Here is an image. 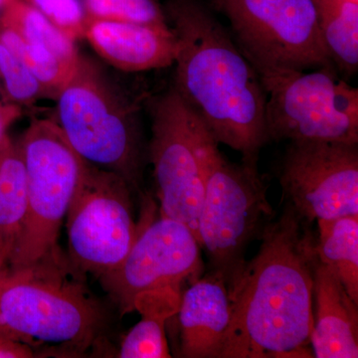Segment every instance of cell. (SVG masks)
<instances>
[{
  "instance_id": "6da1fadb",
  "label": "cell",
  "mask_w": 358,
  "mask_h": 358,
  "mask_svg": "<svg viewBox=\"0 0 358 358\" xmlns=\"http://www.w3.org/2000/svg\"><path fill=\"white\" fill-rule=\"evenodd\" d=\"M312 223L289 203L266 226L258 253L228 286L231 320L221 358L312 357L319 262Z\"/></svg>"
},
{
  "instance_id": "7a4b0ae2",
  "label": "cell",
  "mask_w": 358,
  "mask_h": 358,
  "mask_svg": "<svg viewBox=\"0 0 358 358\" xmlns=\"http://www.w3.org/2000/svg\"><path fill=\"white\" fill-rule=\"evenodd\" d=\"M169 13L178 44L174 89L214 140L257 166L268 141L260 76L223 26L196 1L176 0Z\"/></svg>"
},
{
  "instance_id": "3957f363",
  "label": "cell",
  "mask_w": 358,
  "mask_h": 358,
  "mask_svg": "<svg viewBox=\"0 0 358 358\" xmlns=\"http://www.w3.org/2000/svg\"><path fill=\"white\" fill-rule=\"evenodd\" d=\"M103 315L81 282L68 279L61 258L0 273V329L29 345L81 353L93 345Z\"/></svg>"
},
{
  "instance_id": "277c9868",
  "label": "cell",
  "mask_w": 358,
  "mask_h": 358,
  "mask_svg": "<svg viewBox=\"0 0 358 358\" xmlns=\"http://www.w3.org/2000/svg\"><path fill=\"white\" fill-rule=\"evenodd\" d=\"M57 98L56 122L78 154L138 189L141 145L133 103L94 63L80 56Z\"/></svg>"
},
{
  "instance_id": "5b68a950",
  "label": "cell",
  "mask_w": 358,
  "mask_h": 358,
  "mask_svg": "<svg viewBox=\"0 0 358 358\" xmlns=\"http://www.w3.org/2000/svg\"><path fill=\"white\" fill-rule=\"evenodd\" d=\"M18 145L27 176V213L11 268L61 258L59 232L89 164L52 120L33 119Z\"/></svg>"
},
{
  "instance_id": "8992f818",
  "label": "cell",
  "mask_w": 358,
  "mask_h": 358,
  "mask_svg": "<svg viewBox=\"0 0 358 358\" xmlns=\"http://www.w3.org/2000/svg\"><path fill=\"white\" fill-rule=\"evenodd\" d=\"M214 141L204 157L206 185L197 222V240L212 272L229 286L243 268L247 247L262 235L273 209L258 166L234 164Z\"/></svg>"
},
{
  "instance_id": "52a82bcc",
  "label": "cell",
  "mask_w": 358,
  "mask_h": 358,
  "mask_svg": "<svg viewBox=\"0 0 358 358\" xmlns=\"http://www.w3.org/2000/svg\"><path fill=\"white\" fill-rule=\"evenodd\" d=\"M268 141L358 143V90L334 66L260 74Z\"/></svg>"
},
{
  "instance_id": "ba28073f",
  "label": "cell",
  "mask_w": 358,
  "mask_h": 358,
  "mask_svg": "<svg viewBox=\"0 0 358 358\" xmlns=\"http://www.w3.org/2000/svg\"><path fill=\"white\" fill-rule=\"evenodd\" d=\"M259 75L334 66L313 0H215Z\"/></svg>"
},
{
  "instance_id": "9c48e42d",
  "label": "cell",
  "mask_w": 358,
  "mask_h": 358,
  "mask_svg": "<svg viewBox=\"0 0 358 358\" xmlns=\"http://www.w3.org/2000/svg\"><path fill=\"white\" fill-rule=\"evenodd\" d=\"M213 141L176 89L157 99L152 105L150 159L160 215L185 224L196 239L206 185L204 157Z\"/></svg>"
},
{
  "instance_id": "30bf717a",
  "label": "cell",
  "mask_w": 358,
  "mask_h": 358,
  "mask_svg": "<svg viewBox=\"0 0 358 358\" xmlns=\"http://www.w3.org/2000/svg\"><path fill=\"white\" fill-rule=\"evenodd\" d=\"M128 182L88 164L67 215L71 261L85 273L102 277L129 253L138 235Z\"/></svg>"
},
{
  "instance_id": "8fae6325",
  "label": "cell",
  "mask_w": 358,
  "mask_h": 358,
  "mask_svg": "<svg viewBox=\"0 0 358 358\" xmlns=\"http://www.w3.org/2000/svg\"><path fill=\"white\" fill-rule=\"evenodd\" d=\"M200 245L192 230L160 215L138 225L129 253L114 270L99 278L122 315L136 310L148 294L174 292L201 268Z\"/></svg>"
},
{
  "instance_id": "7c38bea8",
  "label": "cell",
  "mask_w": 358,
  "mask_h": 358,
  "mask_svg": "<svg viewBox=\"0 0 358 358\" xmlns=\"http://www.w3.org/2000/svg\"><path fill=\"white\" fill-rule=\"evenodd\" d=\"M281 185L289 203L310 222L358 215L357 143H292Z\"/></svg>"
},
{
  "instance_id": "4fadbf2b",
  "label": "cell",
  "mask_w": 358,
  "mask_h": 358,
  "mask_svg": "<svg viewBox=\"0 0 358 358\" xmlns=\"http://www.w3.org/2000/svg\"><path fill=\"white\" fill-rule=\"evenodd\" d=\"M84 37L101 57L126 72L166 68L178 55L171 28L86 17Z\"/></svg>"
},
{
  "instance_id": "5bb4252c",
  "label": "cell",
  "mask_w": 358,
  "mask_h": 358,
  "mask_svg": "<svg viewBox=\"0 0 358 358\" xmlns=\"http://www.w3.org/2000/svg\"><path fill=\"white\" fill-rule=\"evenodd\" d=\"M181 355L221 358L231 320L227 284L221 275L197 280L186 289L178 310Z\"/></svg>"
},
{
  "instance_id": "9a60e30c",
  "label": "cell",
  "mask_w": 358,
  "mask_h": 358,
  "mask_svg": "<svg viewBox=\"0 0 358 358\" xmlns=\"http://www.w3.org/2000/svg\"><path fill=\"white\" fill-rule=\"evenodd\" d=\"M357 307L338 278L319 260L313 274V357H358Z\"/></svg>"
},
{
  "instance_id": "2e32d148",
  "label": "cell",
  "mask_w": 358,
  "mask_h": 358,
  "mask_svg": "<svg viewBox=\"0 0 358 358\" xmlns=\"http://www.w3.org/2000/svg\"><path fill=\"white\" fill-rule=\"evenodd\" d=\"M317 222L315 249L320 262L334 273L358 303V215Z\"/></svg>"
},
{
  "instance_id": "e0dca14e",
  "label": "cell",
  "mask_w": 358,
  "mask_h": 358,
  "mask_svg": "<svg viewBox=\"0 0 358 358\" xmlns=\"http://www.w3.org/2000/svg\"><path fill=\"white\" fill-rule=\"evenodd\" d=\"M27 213V176L18 143L0 155V249L10 260ZM9 264V263H8Z\"/></svg>"
},
{
  "instance_id": "ac0fdd59",
  "label": "cell",
  "mask_w": 358,
  "mask_h": 358,
  "mask_svg": "<svg viewBox=\"0 0 358 358\" xmlns=\"http://www.w3.org/2000/svg\"><path fill=\"white\" fill-rule=\"evenodd\" d=\"M322 39L334 65L345 76L358 69V3L350 0H313Z\"/></svg>"
},
{
  "instance_id": "d6986e66",
  "label": "cell",
  "mask_w": 358,
  "mask_h": 358,
  "mask_svg": "<svg viewBox=\"0 0 358 358\" xmlns=\"http://www.w3.org/2000/svg\"><path fill=\"white\" fill-rule=\"evenodd\" d=\"M0 25L11 28L29 41L43 45L66 62L77 64L79 54L74 40L26 0H6L1 9Z\"/></svg>"
},
{
  "instance_id": "ffe728a7",
  "label": "cell",
  "mask_w": 358,
  "mask_h": 358,
  "mask_svg": "<svg viewBox=\"0 0 358 358\" xmlns=\"http://www.w3.org/2000/svg\"><path fill=\"white\" fill-rule=\"evenodd\" d=\"M0 41L6 45L34 76L56 94L72 76L77 64H70L43 45L34 43L11 28L0 25Z\"/></svg>"
},
{
  "instance_id": "44dd1931",
  "label": "cell",
  "mask_w": 358,
  "mask_h": 358,
  "mask_svg": "<svg viewBox=\"0 0 358 358\" xmlns=\"http://www.w3.org/2000/svg\"><path fill=\"white\" fill-rule=\"evenodd\" d=\"M164 305L162 308L138 306L136 310H141L143 319L136 326L131 327V331L122 339L117 357L167 358L171 357L166 341V320L173 312H176L178 308H173L171 303L167 305V307H164Z\"/></svg>"
},
{
  "instance_id": "7402d4cb",
  "label": "cell",
  "mask_w": 358,
  "mask_h": 358,
  "mask_svg": "<svg viewBox=\"0 0 358 358\" xmlns=\"http://www.w3.org/2000/svg\"><path fill=\"white\" fill-rule=\"evenodd\" d=\"M86 17L171 28L155 0H83Z\"/></svg>"
},
{
  "instance_id": "603a6c76",
  "label": "cell",
  "mask_w": 358,
  "mask_h": 358,
  "mask_svg": "<svg viewBox=\"0 0 358 358\" xmlns=\"http://www.w3.org/2000/svg\"><path fill=\"white\" fill-rule=\"evenodd\" d=\"M0 77L9 99L18 103H31L48 93V89L26 67L6 45L0 41Z\"/></svg>"
},
{
  "instance_id": "cb8c5ba5",
  "label": "cell",
  "mask_w": 358,
  "mask_h": 358,
  "mask_svg": "<svg viewBox=\"0 0 358 358\" xmlns=\"http://www.w3.org/2000/svg\"><path fill=\"white\" fill-rule=\"evenodd\" d=\"M71 39L84 37L86 13L80 0H26Z\"/></svg>"
},
{
  "instance_id": "d4e9b609",
  "label": "cell",
  "mask_w": 358,
  "mask_h": 358,
  "mask_svg": "<svg viewBox=\"0 0 358 358\" xmlns=\"http://www.w3.org/2000/svg\"><path fill=\"white\" fill-rule=\"evenodd\" d=\"M21 114L20 108L16 105H0V155L10 141L7 129Z\"/></svg>"
},
{
  "instance_id": "484cf974",
  "label": "cell",
  "mask_w": 358,
  "mask_h": 358,
  "mask_svg": "<svg viewBox=\"0 0 358 358\" xmlns=\"http://www.w3.org/2000/svg\"><path fill=\"white\" fill-rule=\"evenodd\" d=\"M9 258L8 256L0 249V273L2 271L6 270L7 267H8Z\"/></svg>"
},
{
  "instance_id": "4316f807",
  "label": "cell",
  "mask_w": 358,
  "mask_h": 358,
  "mask_svg": "<svg viewBox=\"0 0 358 358\" xmlns=\"http://www.w3.org/2000/svg\"><path fill=\"white\" fill-rule=\"evenodd\" d=\"M6 0H0V10H1L2 7H3L4 4H6Z\"/></svg>"
},
{
  "instance_id": "83f0119b",
  "label": "cell",
  "mask_w": 358,
  "mask_h": 358,
  "mask_svg": "<svg viewBox=\"0 0 358 358\" xmlns=\"http://www.w3.org/2000/svg\"><path fill=\"white\" fill-rule=\"evenodd\" d=\"M350 1L357 2V3H358V0H350Z\"/></svg>"
}]
</instances>
